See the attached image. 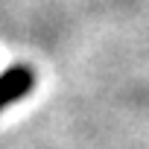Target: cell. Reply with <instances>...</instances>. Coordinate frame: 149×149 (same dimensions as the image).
<instances>
[{"instance_id":"obj_1","label":"cell","mask_w":149,"mask_h":149,"mask_svg":"<svg viewBox=\"0 0 149 149\" xmlns=\"http://www.w3.org/2000/svg\"><path fill=\"white\" fill-rule=\"evenodd\" d=\"M35 88V70L29 64H15L0 73V111L15 105Z\"/></svg>"}]
</instances>
